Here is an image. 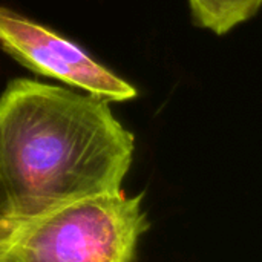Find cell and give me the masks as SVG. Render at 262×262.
Here are the masks:
<instances>
[{
    "mask_svg": "<svg viewBox=\"0 0 262 262\" xmlns=\"http://www.w3.org/2000/svg\"><path fill=\"white\" fill-rule=\"evenodd\" d=\"M134 152L106 100L29 78L0 95V206L14 223L123 189Z\"/></svg>",
    "mask_w": 262,
    "mask_h": 262,
    "instance_id": "1",
    "label": "cell"
},
{
    "mask_svg": "<svg viewBox=\"0 0 262 262\" xmlns=\"http://www.w3.org/2000/svg\"><path fill=\"white\" fill-rule=\"evenodd\" d=\"M149 227L144 193L89 195L15 221L2 262H135Z\"/></svg>",
    "mask_w": 262,
    "mask_h": 262,
    "instance_id": "2",
    "label": "cell"
},
{
    "mask_svg": "<svg viewBox=\"0 0 262 262\" xmlns=\"http://www.w3.org/2000/svg\"><path fill=\"white\" fill-rule=\"evenodd\" d=\"M0 48L31 72L109 103L134 100L137 89L58 32L0 5Z\"/></svg>",
    "mask_w": 262,
    "mask_h": 262,
    "instance_id": "3",
    "label": "cell"
},
{
    "mask_svg": "<svg viewBox=\"0 0 262 262\" xmlns=\"http://www.w3.org/2000/svg\"><path fill=\"white\" fill-rule=\"evenodd\" d=\"M261 3L262 0H187L193 25L216 35H226L252 20Z\"/></svg>",
    "mask_w": 262,
    "mask_h": 262,
    "instance_id": "4",
    "label": "cell"
},
{
    "mask_svg": "<svg viewBox=\"0 0 262 262\" xmlns=\"http://www.w3.org/2000/svg\"><path fill=\"white\" fill-rule=\"evenodd\" d=\"M12 226H14V221L6 215V212L0 206V262H2L3 249H5V244H6V239L11 233Z\"/></svg>",
    "mask_w": 262,
    "mask_h": 262,
    "instance_id": "5",
    "label": "cell"
}]
</instances>
